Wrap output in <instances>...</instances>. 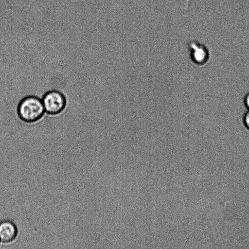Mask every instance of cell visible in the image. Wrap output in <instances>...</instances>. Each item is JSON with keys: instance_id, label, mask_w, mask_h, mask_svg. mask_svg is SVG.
<instances>
[{"instance_id": "obj_1", "label": "cell", "mask_w": 249, "mask_h": 249, "mask_svg": "<svg viewBox=\"0 0 249 249\" xmlns=\"http://www.w3.org/2000/svg\"><path fill=\"white\" fill-rule=\"evenodd\" d=\"M17 112L19 119L28 124L37 122L45 113L42 99L35 95L23 98L18 105Z\"/></svg>"}, {"instance_id": "obj_2", "label": "cell", "mask_w": 249, "mask_h": 249, "mask_svg": "<svg viewBox=\"0 0 249 249\" xmlns=\"http://www.w3.org/2000/svg\"><path fill=\"white\" fill-rule=\"evenodd\" d=\"M42 99L45 113L50 116H57L62 113L67 107V99L60 91L49 90L43 95Z\"/></svg>"}, {"instance_id": "obj_3", "label": "cell", "mask_w": 249, "mask_h": 249, "mask_svg": "<svg viewBox=\"0 0 249 249\" xmlns=\"http://www.w3.org/2000/svg\"><path fill=\"white\" fill-rule=\"evenodd\" d=\"M188 49L190 58L195 65L202 67L208 64L211 53L209 48L204 44L193 40L188 43Z\"/></svg>"}, {"instance_id": "obj_4", "label": "cell", "mask_w": 249, "mask_h": 249, "mask_svg": "<svg viewBox=\"0 0 249 249\" xmlns=\"http://www.w3.org/2000/svg\"><path fill=\"white\" fill-rule=\"evenodd\" d=\"M18 235V229L16 225L10 220H4L0 222V244H9L15 241Z\"/></svg>"}, {"instance_id": "obj_5", "label": "cell", "mask_w": 249, "mask_h": 249, "mask_svg": "<svg viewBox=\"0 0 249 249\" xmlns=\"http://www.w3.org/2000/svg\"><path fill=\"white\" fill-rule=\"evenodd\" d=\"M242 123L244 127L249 131V110L244 113L242 117Z\"/></svg>"}, {"instance_id": "obj_6", "label": "cell", "mask_w": 249, "mask_h": 249, "mask_svg": "<svg viewBox=\"0 0 249 249\" xmlns=\"http://www.w3.org/2000/svg\"><path fill=\"white\" fill-rule=\"evenodd\" d=\"M243 103L247 110H249V91L245 95L243 99Z\"/></svg>"}, {"instance_id": "obj_7", "label": "cell", "mask_w": 249, "mask_h": 249, "mask_svg": "<svg viewBox=\"0 0 249 249\" xmlns=\"http://www.w3.org/2000/svg\"></svg>"}]
</instances>
